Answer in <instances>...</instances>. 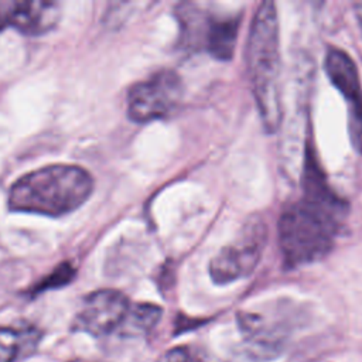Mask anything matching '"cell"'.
<instances>
[{"instance_id":"9a60e30c","label":"cell","mask_w":362,"mask_h":362,"mask_svg":"<svg viewBox=\"0 0 362 362\" xmlns=\"http://www.w3.org/2000/svg\"><path fill=\"white\" fill-rule=\"evenodd\" d=\"M69 362H95V361H89V359H83V358H79V359H74V361H69Z\"/></svg>"},{"instance_id":"7a4b0ae2","label":"cell","mask_w":362,"mask_h":362,"mask_svg":"<svg viewBox=\"0 0 362 362\" xmlns=\"http://www.w3.org/2000/svg\"><path fill=\"white\" fill-rule=\"evenodd\" d=\"M279 40L276 6L273 1H263L249 30L246 61L255 102L267 133L277 132L284 115Z\"/></svg>"},{"instance_id":"4fadbf2b","label":"cell","mask_w":362,"mask_h":362,"mask_svg":"<svg viewBox=\"0 0 362 362\" xmlns=\"http://www.w3.org/2000/svg\"><path fill=\"white\" fill-rule=\"evenodd\" d=\"M158 362H194V361H192L189 351L184 346H180V348H173V349L167 351L158 359Z\"/></svg>"},{"instance_id":"6da1fadb","label":"cell","mask_w":362,"mask_h":362,"mask_svg":"<svg viewBox=\"0 0 362 362\" xmlns=\"http://www.w3.org/2000/svg\"><path fill=\"white\" fill-rule=\"evenodd\" d=\"M346 214V202L329 187L313 144L307 143L303 195L279 219V243L286 266L308 264L329 253Z\"/></svg>"},{"instance_id":"8fae6325","label":"cell","mask_w":362,"mask_h":362,"mask_svg":"<svg viewBox=\"0 0 362 362\" xmlns=\"http://www.w3.org/2000/svg\"><path fill=\"white\" fill-rule=\"evenodd\" d=\"M161 314H163V310L156 304H150V303L132 304L120 329L122 332L129 335L147 334L158 324Z\"/></svg>"},{"instance_id":"5bb4252c","label":"cell","mask_w":362,"mask_h":362,"mask_svg":"<svg viewBox=\"0 0 362 362\" xmlns=\"http://www.w3.org/2000/svg\"><path fill=\"white\" fill-rule=\"evenodd\" d=\"M354 8H355V16L359 21V25L362 28V1H355L354 3Z\"/></svg>"},{"instance_id":"3957f363","label":"cell","mask_w":362,"mask_h":362,"mask_svg":"<svg viewBox=\"0 0 362 362\" xmlns=\"http://www.w3.org/2000/svg\"><path fill=\"white\" fill-rule=\"evenodd\" d=\"M93 178L79 165L51 164L20 177L8 191L14 212L61 216L78 209L92 194Z\"/></svg>"},{"instance_id":"7c38bea8","label":"cell","mask_w":362,"mask_h":362,"mask_svg":"<svg viewBox=\"0 0 362 362\" xmlns=\"http://www.w3.org/2000/svg\"><path fill=\"white\" fill-rule=\"evenodd\" d=\"M76 274V270L75 267L69 263V262H64L61 263L58 267H55L52 270V273H49L45 279H42L41 281H38L33 288L31 291L38 294L41 291H45V290H51V288H59L65 284H69L74 277Z\"/></svg>"},{"instance_id":"52a82bcc","label":"cell","mask_w":362,"mask_h":362,"mask_svg":"<svg viewBox=\"0 0 362 362\" xmlns=\"http://www.w3.org/2000/svg\"><path fill=\"white\" fill-rule=\"evenodd\" d=\"M130 305L129 298L119 290H96L83 298L72 328L93 337L112 334L123 325Z\"/></svg>"},{"instance_id":"8992f818","label":"cell","mask_w":362,"mask_h":362,"mask_svg":"<svg viewBox=\"0 0 362 362\" xmlns=\"http://www.w3.org/2000/svg\"><path fill=\"white\" fill-rule=\"evenodd\" d=\"M324 68L331 83L346 99L349 139L362 154V85L356 65L345 51L331 47L325 54Z\"/></svg>"},{"instance_id":"ba28073f","label":"cell","mask_w":362,"mask_h":362,"mask_svg":"<svg viewBox=\"0 0 362 362\" xmlns=\"http://www.w3.org/2000/svg\"><path fill=\"white\" fill-rule=\"evenodd\" d=\"M59 20V4L45 0H0V31L16 28L24 35H42Z\"/></svg>"},{"instance_id":"30bf717a","label":"cell","mask_w":362,"mask_h":362,"mask_svg":"<svg viewBox=\"0 0 362 362\" xmlns=\"http://www.w3.org/2000/svg\"><path fill=\"white\" fill-rule=\"evenodd\" d=\"M41 332L33 325L0 327V362H16L28 351H34Z\"/></svg>"},{"instance_id":"5b68a950","label":"cell","mask_w":362,"mask_h":362,"mask_svg":"<svg viewBox=\"0 0 362 362\" xmlns=\"http://www.w3.org/2000/svg\"><path fill=\"white\" fill-rule=\"evenodd\" d=\"M182 93V81L177 72L171 69L157 71L129 89L127 116L139 124L164 119L175 112Z\"/></svg>"},{"instance_id":"9c48e42d","label":"cell","mask_w":362,"mask_h":362,"mask_svg":"<svg viewBox=\"0 0 362 362\" xmlns=\"http://www.w3.org/2000/svg\"><path fill=\"white\" fill-rule=\"evenodd\" d=\"M199 47L221 61L233 57L238 40L239 18L232 17H201L199 18Z\"/></svg>"},{"instance_id":"277c9868","label":"cell","mask_w":362,"mask_h":362,"mask_svg":"<svg viewBox=\"0 0 362 362\" xmlns=\"http://www.w3.org/2000/svg\"><path fill=\"white\" fill-rule=\"evenodd\" d=\"M266 240L267 229L260 219L246 222L239 235L211 259L208 270L212 281L229 284L249 276L262 259Z\"/></svg>"}]
</instances>
